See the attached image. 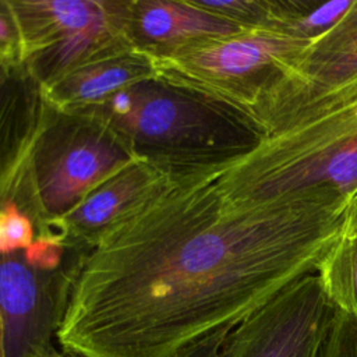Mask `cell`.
<instances>
[{
  "label": "cell",
  "instance_id": "obj_1",
  "mask_svg": "<svg viewBox=\"0 0 357 357\" xmlns=\"http://www.w3.org/2000/svg\"><path fill=\"white\" fill-rule=\"evenodd\" d=\"M234 163V162H233ZM213 165L166 173L70 266L56 332L82 357H177L312 275L342 230L331 188L241 206Z\"/></svg>",
  "mask_w": 357,
  "mask_h": 357
},
{
  "label": "cell",
  "instance_id": "obj_2",
  "mask_svg": "<svg viewBox=\"0 0 357 357\" xmlns=\"http://www.w3.org/2000/svg\"><path fill=\"white\" fill-rule=\"evenodd\" d=\"M73 110L98 119L135 158L163 173L237 162L265 138L244 110L159 75Z\"/></svg>",
  "mask_w": 357,
  "mask_h": 357
},
{
  "label": "cell",
  "instance_id": "obj_3",
  "mask_svg": "<svg viewBox=\"0 0 357 357\" xmlns=\"http://www.w3.org/2000/svg\"><path fill=\"white\" fill-rule=\"evenodd\" d=\"M225 197L257 206L331 188L346 201L357 191V86L272 135L218 177Z\"/></svg>",
  "mask_w": 357,
  "mask_h": 357
},
{
  "label": "cell",
  "instance_id": "obj_4",
  "mask_svg": "<svg viewBox=\"0 0 357 357\" xmlns=\"http://www.w3.org/2000/svg\"><path fill=\"white\" fill-rule=\"evenodd\" d=\"M135 159L98 119L49 106L26 180L32 220L39 234L49 222L64 216L93 188Z\"/></svg>",
  "mask_w": 357,
  "mask_h": 357
},
{
  "label": "cell",
  "instance_id": "obj_5",
  "mask_svg": "<svg viewBox=\"0 0 357 357\" xmlns=\"http://www.w3.org/2000/svg\"><path fill=\"white\" fill-rule=\"evenodd\" d=\"M308 45L271 29H244L153 61L159 77L209 93L254 117Z\"/></svg>",
  "mask_w": 357,
  "mask_h": 357
},
{
  "label": "cell",
  "instance_id": "obj_6",
  "mask_svg": "<svg viewBox=\"0 0 357 357\" xmlns=\"http://www.w3.org/2000/svg\"><path fill=\"white\" fill-rule=\"evenodd\" d=\"M337 308L307 275L234 326L219 357H318Z\"/></svg>",
  "mask_w": 357,
  "mask_h": 357
},
{
  "label": "cell",
  "instance_id": "obj_7",
  "mask_svg": "<svg viewBox=\"0 0 357 357\" xmlns=\"http://www.w3.org/2000/svg\"><path fill=\"white\" fill-rule=\"evenodd\" d=\"M357 86V0L297 57L287 78L254 114L266 135L276 134L324 103Z\"/></svg>",
  "mask_w": 357,
  "mask_h": 357
},
{
  "label": "cell",
  "instance_id": "obj_8",
  "mask_svg": "<svg viewBox=\"0 0 357 357\" xmlns=\"http://www.w3.org/2000/svg\"><path fill=\"white\" fill-rule=\"evenodd\" d=\"M70 269L40 272L24 257L0 255V328L4 357H28L56 344Z\"/></svg>",
  "mask_w": 357,
  "mask_h": 357
},
{
  "label": "cell",
  "instance_id": "obj_9",
  "mask_svg": "<svg viewBox=\"0 0 357 357\" xmlns=\"http://www.w3.org/2000/svg\"><path fill=\"white\" fill-rule=\"evenodd\" d=\"M47 103L24 64L0 56V209L15 202L28 208L26 180Z\"/></svg>",
  "mask_w": 357,
  "mask_h": 357
},
{
  "label": "cell",
  "instance_id": "obj_10",
  "mask_svg": "<svg viewBox=\"0 0 357 357\" xmlns=\"http://www.w3.org/2000/svg\"><path fill=\"white\" fill-rule=\"evenodd\" d=\"M121 31L132 49L158 60L244 29L192 0H123Z\"/></svg>",
  "mask_w": 357,
  "mask_h": 357
},
{
  "label": "cell",
  "instance_id": "obj_11",
  "mask_svg": "<svg viewBox=\"0 0 357 357\" xmlns=\"http://www.w3.org/2000/svg\"><path fill=\"white\" fill-rule=\"evenodd\" d=\"M165 174L138 158L107 177L64 216L49 222L40 234L54 236L66 247L86 248L109 225L155 188Z\"/></svg>",
  "mask_w": 357,
  "mask_h": 357
},
{
  "label": "cell",
  "instance_id": "obj_12",
  "mask_svg": "<svg viewBox=\"0 0 357 357\" xmlns=\"http://www.w3.org/2000/svg\"><path fill=\"white\" fill-rule=\"evenodd\" d=\"M20 38V60L113 18L117 0H7Z\"/></svg>",
  "mask_w": 357,
  "mask_h": 357
},
{
  "label": "cell",
  "instance_id": "obj_13",
  "mask_svg": "<svg viewBox=\"0 0 357 357\" xmlns=\"http://www.w3.org/2000/svg\"><path fill=\"white\" fill-rule=\"evenodd\" d=\"M156 75L153 59L128 47L88 61L40 89L50 107L73 110L98 105L117 91Z\"/></svg>",
  "mask_w": 357,
  "mask_h": 357
},
{
  "label": "cell",
  "instance_id": "obj_14",
  "mask_svg": "<svg viewBox=\"0 0 357 357\" xmlns=\"http://www.w3.org/2000/svg\"><path fill=\"white\" fill-rule=\"evenodd\" d=\"M354 0H269L271 31L311 43L335 26Z\"/></svg>",
  "mask_w": 357,
  "mask_h": 357
},
{
  "label": "cell",
  "instance_id": "obj_15",
  "mask_svg": "<svg viewBox=\"0 0 357 357\" xmlns=\"http://www.w3.org/2000/svg\"><path fill=\"white\" fill-rule=\"evenodd\" d=\"M315 273L329 301L357 318V236L340 230Z\"/></svg>",
  "mask_w": 357,
  "mask_h": 357
},
{
  "label": "cell",
  "instance_id": "obj_16",
  "mask_svg": "<svg viewBox=\"0 0 357 357\" xmlns=\"http://www.w3.org/2000/svg\"><path fill=\"white\" fill-rule=\"evenodd\" d=\"M241 29H268L271 20L269 0H192Z\"/></svg>",
  "mask_w": 357,
  "mask_h": 357
},
{
  "label": "cell",
  "instance_id": "obj_17",
  "mask_svg": "<svg viewBox=\"0 0 357 357\" xmlns=\"http://www.w3.org/2000/svg\"><path fill=\"white\" fill-rule=\"evenodd\" d=\"M3 227V254L24 251L35 240V225L32 219L22 212L18 204L8 202L0 209Z\"/></svg>",
  "mask_w": 357,
  "mask_h": 357
},
{
  "label": "cell",
  "instance_id": "obj_18",
  "mask_svg": "<svg viewBox=\"0 0 357 357\" xmlns=\"http://www.w3.org/2000/svg\"><path fill=\"white\" fill-rule=\"evenodd\" d=\"M318 357H357V318L337 310Z\"/></svg>",
  "mask_w": 357,
  "mask_h": 357
},
{
  "label": "cell",
  "instance_id": "obj_19",
  "mask_svg": "<svg viewBox=\"0 0 357 357\" xmlns=\"http://www.w3.org/2000/svg\"><path fill=\"white\" fill-rule=\"evenodd\" d=\"M64 248V243L57 237L38 234L32 244L22 251V257L33 269L40 272H56L60 269Z\"/></svg>",
  "mask_w": 357,
  "mask_h": 357
},
{
  "label": "cell",
  "instance_id": "obj_20",
  "mask_svg": "<svg viewBox=\"0 0 357 357\" xmlns=\"http://www.w3.org/2000/svg\"><path fill=\"white\" fill-rule=\"evenodd\" d=\"M0 56L21 64L18 31L7 0H0Z\"/></svg>",
  "mask_w": 357,
  "mask_h": 357
},
{
  "label": "cell",
  "instance_id": "obj_21",
  "mask_svg": "<svg viewBox=\"0 0 357 357\" xmlns=\"http://www.w3.org/2000/svg\"><path fill=\"white\" fill-rule=\"evenodd\" d=\"M342 230L357 236V191L346 201L343 211Z\"/></svg>",
  "mask_w": 357,
  "mask_h": 357
},
{
  "label": "cell",
  "instance_id": "obj_22",
  "mask_svg": "<svg viewBox=\"0 0 357 357\" xmlns=\"http://www.w3.org/2000/svg\"><path fill=\"white\" fill-rule=\"evenodd\" d=\"M28 357H59V346L56 343V344L47 347L46 350L39 351V353L32 354V356H28Z\"/></svg>",
  "mask_w": 357,
  "mask_h": 357
},
{
  "label": "cell",
  "instance_id": "obj_23",
  "mask_svg": "<svg viewBox=\"0 0 357 357\" xmlns=\"http://www.w3.org/2000/svg\"><path fill=\"white\" fill-rule=\"evenodd\" d=\"M59 357H82L79 354H75L73 351H68V350H64L61 347H59Z\"/></svg>",
  "mask_w": 357,
  "mask_h": 357
},
{
  "label": "cell",
  "instance_id": "obj_24",
  "mask_svg": "<svg viewBox=\"0 0 357 357\" xmlns=\"http://www.w3.org/2000/svg\"><path fill=\"white\" fill-rule=\"evenodd\" d=\"M0 255H3V227H1V219H0Z\"/></svg>",
  "mask_w": 357,
  "mask_h": 357
},
{
  "label": "cell",
  "instance_id": "obj_25",
  "mask_svg": "<svg viewBox=\"0 0 357 357\" xmlns=\"http://www.w3.org/2000/svg\"><path fill=\"white\" fill-rule=\"evenodd\" d=\"M0 357H4V347H3V337H1V328H0Z\"/></svg>",
  "mask_w": 357,
  "mask_h": 357
}]
</instances>
